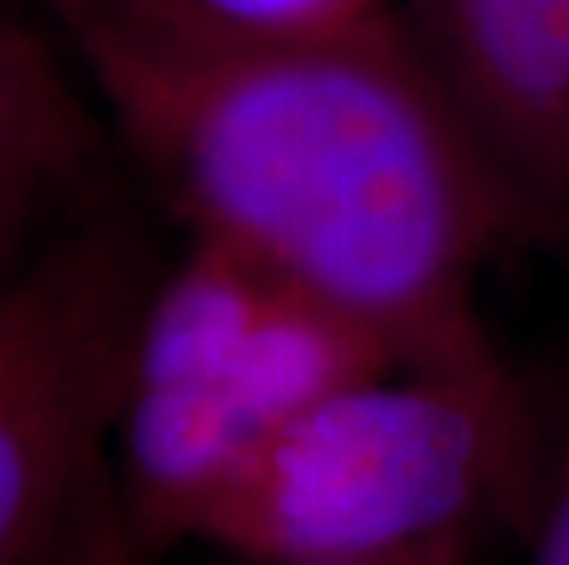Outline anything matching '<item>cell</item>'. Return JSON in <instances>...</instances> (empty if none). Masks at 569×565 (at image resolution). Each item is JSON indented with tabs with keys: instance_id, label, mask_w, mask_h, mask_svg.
Instances as JSON below:
<instances>
[{
	"instance_id": "6da1fadb",
	"label": "cell",
	"mask_w": 569,
	"mask_h": 565,
	"mask_svg": "<svg viewBox=\"0 0 569 565\" xmlns=\"http://www.w3.org/2000/svg\"><path fill=\"white\" fill-rule=\"evenodd\" d=\"M38 4L118 151L188 235L365 323L411 371L511 375L478 286L543 228L401 16L320 38H217L132 0Z\"/></svg>"
},
{
	"instance_id": "7a4b0ae2",
	"label": "cell",
	"mask_w": 569,
	"mask_h": 565,
	"mask_svg": "<svg viewBox=\"0 0 569 565\" xmlns=\"http://www.w3.org/2000/svg\"><path fill=\"white\" fill-rule=\"evenodd\" d=\"M401 360L365 323L210 239L162 264L132 349L114 481L143 555L191 536L301 412Z\"/></svg>"
},
{
	"instance_id": "3957f363",
	"label": "cell",
	"mask_w": 569,
	"mask_h": 565,
	"mask_svg": "<svg viewBox=\"0 0 569 565\" xmlns=\"http://www.w3.org/2000/svg\"><path fill=\"white\" fill-rule=\"evenodd\" d=\"M529 474L511 375L397 367L301 412L202 511L199 539L243 562H342L467 536Z\"/></svg>"
},
{
	"instance_id": "277c9868",
	"label": "cell",
	"mask_w": 569,
	"mask_h": 565,
	"mask_svg": "<svg viewBox=\"0 0 569 565\" xmlns=\"http://www.w3.org/2000/svg\"><path fill=\"white\" fill-rule=\"evenodd\" d=\"M162 261L114 202L0 294V565H63L107 474Z\"/></svg>"
},
{
	"instance_id": "5b68a950",
	"label": "cell",
	"mask_w": 569,
	"mask_h": 565,
	"mask_svg": "<svg viewBox=\"0 0 569 565\" xmlns=\"http://www.w3.org/2000/svg\"><path fill=\"white\" fill-rule=\"evenodd\" d=\"M401 27L543 232L569 224V0H401Z\"/></svg>"
},
{
	"instance_id": "8992f818",
	"label": "cell",
	"mask_w": 569,
	"mask_h": 565,
	"mask_svg": "<svg viewBox=\"0 0 569 565\" xmlns=\"http://www.w3.org/2000/svg\"><path fill=\"white\" fill-rule=\"evenodd\" d=\"M114 154V132L52 27L0 8V294L111 202Z\"/></svg>"
},
{
	"instance_id": "52a82bcc",
	"label": "cell",
	"mask_w": 569,
	"mask_h": 565,
	"mask_svg": "<svg viewBox=\"0 0 569 565\" xmlns=\"http://www.w3.org/2000/svg\"><path fill=\"white\" fill-rule=\"evenodd\" d=\"M177 27L217 38H320L375 27L401 0H132Z\"/></svg>"
},
{
	"instance_id": "ba28073f",
	"label": "cell",
	"mask_w": 569,
	"mask_h": 565,
	"mask_svg": "<svg viewBox=\"0 0 569 565\" xmlns=\"http://www.w3.org/2000/svg\"><path fill=\"white\" fill-rule=\"evenodd\" d=\"M63 565H148L137 528L126 514L122 492H118L114 463L107 466V474L96 481L84 500Z\"/></svg>"
},
{
	"instance_id": "9c48e42d",
	"label": "cell",
	"mask_w": 569,
	"mask_h": 565,
	"mask_svg": "<svg viewBox=\"0 0 569 565\" xmlns=\"http://www.w3.org/2000/svg\"><path fill=\"white\" fill-rule=\"evenodd\" d=\"M532 565H569V452L562 455L559 471L551 477L548 500H543Z\"/></svg>"
},
{
	"instance_id": "30bf717a",
	"label": "cell",
	"mask_w": 569,
	"mask_h": 565,
	"mask_svg": "<svg viewBox=\"0 0 569 565\" xmlns=\"http://www.w3.org/2000/svg\"><path fill=\"white\" fill-rule=\"evenodd\" d=\"M247 565H467V536L438 539L427 547L397 551L375 558H342V562H247Z\"/></svg>"
}]
</instances>
